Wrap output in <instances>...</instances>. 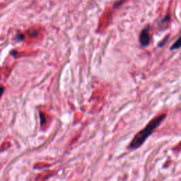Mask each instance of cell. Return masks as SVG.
Returning <instances> with one entry per match:
<instances>
[{"mask_svg":"<svg viewBox=\"0 0 181 181\" xmlns=\"http://www.w3.org/2000/svg\"><path fill=\"white\" fill-rule=\"evenodd\" d=\"M180 47V38H179L178 40L173 45H172V47H171V50H176V49H179Z\"/></svg>","mask_w":181,"mask_h":181,"instance_id":"obj_3","label":"cell"},{"mask_svg":"<svg viewBox=\"0 0 181 181\" xmlns=\"http://www.w3.org/2000/svg\"><path fill=\"white\" fill-rule=\"evenodd\" d=\"M139 43L141 46L143 47H147L150 43L149 36V26H147L142 30L139 36Z\"/></svg>","mask_w":181,"mask_h":181,"instance_id":"obj_2","label":"cell"},{"mask_svg":"<svg viewBox=\"0 0 181 181\" xmlns=\"http://www.w3.org/2000/svg\"><path fill=\"white\" fill-rule=\"evenodd\" d=\"M4 91V87H1V86H0V97H1V96L2 95Z\"/></svg>","mask_w":181,"mask_h":181,"instance_id":"obj_4","label":"cell"},{"mask_svg":"<svg viewBox=\"0 0 181 181\" xmlns=\"http://www.w3.org/2000/svg\"><path fill=\"white\" fill-rule=\"evenodd\" d=\"M166 116L165 114H162L158 115L157 117H154L153 120H151L148 123L147 126L144 129L139 132L137 134L134 136L133 139L132 140L130 144V149H138L140 146H142L145 142V140L149 137V135H151L152 132L154 131L156 128L161 124V122L164 120V118Z\"/></svg>","mask_w":181,"mask_h":181,"instance_id":"obj_1","label":"cell"}]
</instances>
